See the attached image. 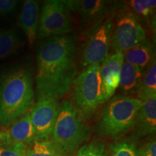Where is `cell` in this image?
I'll return each mask as SVG.
<instances>
[{
	"mask_svg": "<svg viewBox=\"0 0 156 156\" xmlns=\"http://www.w3.org/2000/svg\"><path fill=\"white\" fill-rule=\"evenodd\" d=\"M78 75L77 48L71 35L44 39L37 53V100H59L71 90Z\"/></svg>",
	"mask_w": 156,
	"mask_h": 156,
	"instance_id": "obj_1",
	"label": "cell"
},
{
	"mask_svg": "<svg viewBox=\"0 0 156 156\" xmlns=\"http://www.w3.org/2000/svg\"><path fill=\"white\" fill-rule=\"evenodd\" d=\"M35 92L32 75L23 67L0 75V125L7 128L34 106Z\"/></svg>",
	"mask_w": 156,
	"mask_h": 156,
	"instance_id": "obj_2",
	"label": "cell"
},
{
	"mask_svg": "<svg viewBox=\"0 0 156 156\" xmlns=\"http://www.w3.org/2000/svg\"><path fill=\"white\" fill-rule=\"evenodd\" d=\"M89 135V129L73 102L64 101L60 106L50 140L67 155L75 152Z\"/></svg>",
	"mask_w": 156,
	"mask_h": 156,
	"instance_id": "obj_3",
	"label": "cell"
},
{
	"mask_svg": "<svg viewBox=\"0 0 156 156\" xmlns=\"http://www.w3.org/2000/svg\"><path fill=\"white\" fill-rule=\"evenodd\" d=\"M142 101L130 96H116L101 116L98 129L102 135L119 138L133 129Z\"/></svg>",
	"mask_w": 156,
	"mask_h": 156,
	"instance_id": "obj_4",
	"label": "cell"
},
{
	"mask_svg": "<svg viewBox=\"0 0 156 156\" xmlns=\"http://www.w3.org/2000/svg\"><path fill=\"white\" fill-rule=\"evenodd\" d=\"M72 88L73 105L84 119H89L103 103L101 65L85 68L76 77Z\"/></svg>",
	"mask_w": 156,
	"mask_h": 156,
	"instance_id": "obj_5",
	"label": "cell"
},
{
	"mask_svg": "<svg viewBox=\"0 0 156 156\" xmlns=\"http://www.w3.org/2000/svg\"><path fill=\"white\" fill-rule=\"evenodd\" d=\"M115 14L113 11L102 23L86 32L89 38L83 46L80 58L85 69L92 65H101L109 56Z\"/></svg>",
	"mask_w": 156,
	"mask_h": 156,
	"instance_id": "obj_6",
	"label": "cell"
},
{
	"mask_svg": "<svg viewBox=\"0 0 156 156\" xmlns=\"http://www.w3.org/2000/svg\"><path fill=\"white\" fill-rule=\"evenodd\" d=\"M146 31L139 19L129 9H122L115 14L111 48L114 52H125L143 41Z\"/></svg>",
	"mask_w": 156,
	"mask_h": 156,
	"instance_id": "obj_7",
	"label": "cell"
},
{
	"mask_svg": "<svg viewBox=\"0 0 156 156\" xmlns=\"http://www.w3.org/2000/svg\"><path fill=\"white\" fill-rule=\"evenodd\" d=\"M38 38L41 40L67 36L73 30V18L67 6L60 0H48L42 6Z\"/></svg>",
	"mask_w": 156,
	"mask_h": 156,
	"instance_id": "obj_8",
	"label": "cell"
},
{
	"mask_svg": "<svg viewBox=\"0 0 156 156\" xmlns=\"http://www.w3.org/2000/svg\"><path fill=\"white\" fill-rule=\"evenodd\" d=\"M60 104L54 98L39 99L30 109L31 122L36 132L35 141L49 140L57 119Z\"/></svg>",
	"mask_w": 156,
	"mask_h": 156,
	"instance_id": "obj_9",
	"label": "cell"
},
{
	"mask_svg": "<svg viewBox=\"0 0 156 156\" xmlns=\"http://www.w3.org/2000/svg\"><path fill=\"white\" fill-rule=\"evenodd\" d=\"M62 2L69 11H77L79 13L83 24L87 26L86 32L102 23L114 11L111 8V3L103 0Z\"/></svg>",
	"mask_w": 156,
	"mask_h": 156,
	"instance_id": "obj_10",
	"label": "cell"
},
{
	"mask_svg": "<svg viewBox=\"0 0 156 156\" xmlns=\"http://www.w3.org/2000/svg\"><path fill=\"white\" fill-rule=\"evenodd\" d=\"M124 62V53L114 52L101 64L103 103L114 95L119 87L120 71Z\"/></svg>",
	"mask_w": 156,
	"mask_h": 156,
	"instance_id": "obj_11",
	"label": "cell"
},
{
	"mask_svg": "<svg viewBox=\"0 0 156 156\" xmlns=\"http://www.w3.org/2000/svg\"><path fill=\"white\" fill-rule=\"evenodd\" d=\"M132 138L141 140L155 133L156 130V98L144 101L132 129Z\"/></svg>",
	"mask_w": 156,
	"mask_h": 156,
	"instance_id": "obj_12",
	"label": "cell"
},
{
	"mask_svg": "<svg viewBox=\"0 0 156 156\" xmlns=\"http://www.w3.org/2000/svg\"><path fill=\"white\" fill-rule=\"evenodd\" d=\"M39 2L35 0H27L22 7L19 17V25L24 31L28 44L32 46L38 37L39 25Z\"/></svg>",
	"mask_w": 156,
	"mask_h": 156,
	"instance_id": "obj_13",
	"label": "cell"
},
{
	"mask_svg": "<svg viewBox=\"0 0 156 156\" xmlns=\"http://www.w3.org/2000/svg\"><path fill=\"white\" fill-rule=\"evenodd\" d=\"M6 129L10 139L14 142L30 145L36 140V132L31 122L30 111Z\"/></svg>",
	"mask_w": 156,
	"mask_h": 156,
	"instance_id": "obj_14",
	"label": "cell"
},
{
	"mask_svg": "<svg viewBox=\"0 0 156 156\" xmlns=\"http://www.w3.org/2000/svg\"><path fill=\"white\" fill-rule=\"evenodd\" d=\"M124 61L145 70L155 58L153 43L148 38L124 52Z\"/></svg>",
	"mask_w": 156,
	"mask_h": 156,
	"instance_id": "obj_15",
	"label": "cell"
},
{
	"mask_svg": "<svg viewBox=\"0 0 156 156\" xmlns=\"http://www.w3.org/2000/svg\"><path fill=\"white\" fill-rule=\"evenodd\" d=\"M144 71L133 64L124 62L121 68L119 87L124 96L136 93Z\"/></svg>",
	"mask_w": 156,
	"mask_h": 156,
	"instance_id": "obj_16",
	"label": "cell"
},
{
	"mask_svg": "<svg viewBox=\"0 0 156 156\" xmlns=\"http://www.w3.org/2000/svg\"><path fill=\"white\" fill-rule=\"evenodd\" d=\"M136 94L142 102L156 98V64L155 58L144 71L143 77Z\"/></svg>",
	"mask_w": 156,
	"mask_h": 156,
	"instance_id": "obj_17",
	"label": "cell"
},
{
	"mask_svg": "<svg viewBox=\"0 0 156 156\" xmlns=\"http://www.w3.org/2000/svg\"><path fill=\"white\" fill-rule=\"evenodd\" d=\"M28 145L12 140L7 129L0 130V156H25Z\"/></svg>",
	"mask_w": 156,
	"mask_h": 156,
	"instance_id": "obj_18",
	"label": "cell"
},
{
	"mask_svg": "<svg viewBox=\"0 0 156 156\" xmlns=\"http://www.w3.org/2000/svg\"><path fill=\"white\" fill-rule=\"evenodd\" d=\"M19 46L20 39L15 30L0 32V58L10 55L17 49Z\"/></svg>",
	"mask_w": 156,
	"mask_h": 156,
	"instance_id": "obj_19",
	"label": "cell"
},
{
	"mask_svg": "<svg viewBox=\"0 0 156 156\" xmlns=\"http://www.w3.org/2000/svg\"><path fill=\"white\" fill-rule=\"evenodd\" d=\"M25 156H67L62 153L51 140L35 141L28 147Z\"/></svg>",
	"mask_w": 156,
	"mask_h": 156,
	"instance_id": "obj_20",
	"label": "cell"
},
{
	"mask_svg": "<svg viewBox=\"0 0 156 156\" xmlns=\"http://www.w3.org/2000/svg\"><path fill=\"white\" fill-rule=\"evenodd\" d=\"M131 12L135 16L143 19H149L153 16L155 9V0H132L129 2Z\"/></svg>",
	"mask_w": 156,
	"mask_h": 156,
	"instance_id": "obj_21",
	"label": "cell"
},
{
	"mask_svg": "<svg viewBox=\"0 0 156 156\" xmlns=\"http://www.w3.org/2000/svg\"><path fill=\"white\" fill-rule=\"evenodd\" d=\"M112 156H138L137 147L134 141L124 140L111 146Z\"/></svg>",
	"mask_w": 156,
	"mask_h": 156,
	"instance_id": "obj_22",
	"label": "cell"
},
{
	"mask_svg": "<svg viewBox=\"0 0 156 156\" xmlns=\"http://www.w3.org/2000/svg\"><path fill=\"white\" fill-rule=\"evenodd\" d=\"M73 156H107V153L102 142H93L82 146Z\"/></svg>",
	"mask_w": 156,
	"mask_h": 156,
	"instance_id": "obj_23",
	"label": "cell"
},
{
	"mask_svg": "<svg viewBox=\"0 0 156 156\" xmlns=\"http://www.w3.org/2000/svg\"><path fill=\"white\" fill-rule=\"evenodd\" d=\"M138 156H156V141L155 137H151L137 148Z\"/></svg>",
	"mask_w": 156,
	"mask_h": 156,
	"instance_id": "obj_24",
	"label": "cell"
},
{
	"mask_svg": "<svg viewBox=\"0 0 156 156\" xmlns=\"http://www.w3.org/2000/svg\"><path fill=\"white\" fill-rule=\"evenodd\" d=\"M18 2L17 0H0V16L12 13L16 9Z\"/></svg>",
	"mask_w": 156,
	"mask_h": 156,
	"instance_id": "obj_25",
	"label": "cell"
},
{
	"mask_svg": "<svg viewBox=\"0 0 156 156\" xmlns=\"http://www.w3.org/2000/svg\"><path fill=\"white\" fill-rule=\"evenodd\" d=\"M0 32H1V30H0Z\"/></svg>",
	"mask_w": 156,
	"mask_h": 156,
	"instance_id": "obj_26",
	"label": "cell"
}]
</instances>
